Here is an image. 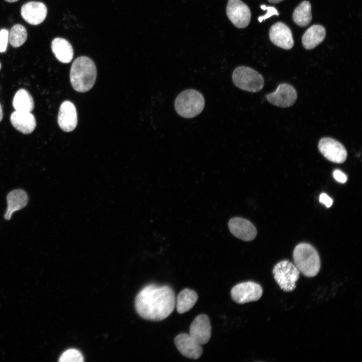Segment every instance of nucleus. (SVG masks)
<instances>
[{
	"label": "nucleus",
	"instance_id": "nucleus-1",
	"mask_svg": "<svg viewBox=\"0 0 362 362\" xmlns=\"http://www.w3.org/2000/svg\"><path fill=\"white\" fill-rule=\"evenodd\" d=\"M175 297L173 290L167 285L149 284L137 294L135 307L143 318L158 321L167 318L173 311Z\"/></svg>",
	"mask_w": 362,
	"mask_h": 362
},
{
	"label": "nucleus",
	"instance_id": "nucleus-2",
	"mask_svg": "<svg viewBox=\"0 0 362 362\" xmlns=\"http://www.w3.org/2000/svg\"><path fill=\"white\" fill-rule=\"evenodd\" d=\"M97 77V69L93 61L88 57L80 56L72 63L70 80L77 92H86L93 86Z\"/></svg>",
	"mask_w": 362,
	"mask_h": 362
},
{
	"label": "nucleus",
	"instance_id": "nucleus-3",
	"mask_svg": "<svg viewBox=\"0 0 362 362\" xmlns=\"http://www.w3.org/2000/svg\"><path fill=\"white\" fill-rule=\"evenodd\" d=\"M295 265L303 275L311 278L316 276L321 267L319 254L316 249L308 243L298 244L293 251Z\"/></svg>",
	"mask_w": 362,
	"mask_h": 362
},
{
	"label": "nucleus",
	"instance_id": "nucleus-4",
	"mask_svg": "<svg viewBox=\"0 0 362 362\" xmlns=\"http://www.w3.org/2000/svg\"><path fill=\"white\" fill-rule=\"evenodd\" d=\"M174 109L177 114L185 118L199 115L205 107L202 94L194 89H187L180 93L175 99Z\"/></svg>",
	"mask_w": 362,
	"mask_h": 362
},
{
	"label": "nucleus",
	"instance_id": "nucleus-5",
	"mask_svg": "<svg viewBox=\"0 0 362 362\" xmlns=\"http://www.w3.org/2000/svg\"><path fill=\"white\" fill-rule=\"evenodd\" d=\"M232 78L234 85L244 90L255 93L260 91L263 87L262 76L247 66H240L236 68Z\"/></svg>",
	"mask_w": 362,
	"mask_h": 362
},
{
	"label": "nucleus",
	"instance_id": "nucleus-6",
	"mask_svg": "<svg viewBox=\"0 0 362 362\" xmlns=\"http://www.w3.org/2000/svg\"><path fill=\"white\" fill-rule=\"evenodd\" d=\"M274 278L284 291L289 292L295 290L300 272L292 262L283 260L277 263L273 269Z\"/></svg>",
	"mask_w": 362,
	"mask_h": 362
},
{
	"label": "nucleus",
	"instance_id": "nucleus-7",
	"mask_svg": "<svg viewBox=\"0 0 362 362\" xmlns=\"http://www.w3.org/2000/svg\"><path fill=\"white\" fill-rule=\"evenodd\" d=\"M262 295V289L260 285L252 281L239 283L231 290L233 300L240 304L257 301Z\"/></svg>",
	"mask_w": 362,
	"mask_h": 362
},
{
	"label": "nucleus",
	"instance_id": "nucleus-8",
	"mask_svg": "<svg viewBox=\"0 0 362 362\" xmlns=\"http://www.w3.org/2000/svg\"><path fill=\"white\" fill-rule=\"evenodd\" d=\"M226 11L228 19L237 28L243 29L249 25L251 12L248 6L241 0H228Z\"/></svg>",
	"mask_w": 362,
	"mask_h": 362
},
{
	"label": "nucleus",
	"instance_id": "nucleus-9",
	"mask_svg": "<svg viewBox=\"0 0 362 362\" xmlns=\"http://www.w3.org/2000/svg\"><path fill=\"white\" fill-rule=\"evenodd\" d=\"M320 153L327 160L336 163H343L347 158V151L344 146L331 138H323L318 144Z\"/></svg>",
	"mask_w": 362,
	"mask_h": 362
},
{
	"label": "nucleus",
	"instance_id": "nucleus-10",
	"mask_svg": "<svg viewBox=\"0 0 362 362\" xmlns=\"http://www.w3.org/2000/svg\"><path fill=\"white\" fill-rule=\"evenodd\" d=\"M270 104L282 108L292 106L296 102L297 94L295 88L288 83H281L276 90L266 96Z\"/></svg>",
	"mask_w": 362,
	"mask_h": 362
},
{
	"label": "nucleus",
	"instance_id": "nucleus-11",
	"mask_svg": "<svg viewBox=\"0 0 362 362\" xmlns=\"http://www.w3.org/2000/svg\"><path fill=\"white\" fill-rule=\"evenodd\" d=\"M228 226L230 232L234 236L243 241H251L257 235L254 225L249 220L242 217L230 219Z\"/></svg>",
	"mask_w": 362,
	"mask_h": 362
},
{
	"label": "nucleus",
	"instance_id": "nucleus-12",
	"mask_svg": "<svg viewBox=\"0 0 362 362\" xmlns=\"http://www.w3.org/2000/svg\"><path fill=\"white\" fill-rule=\"evenodd\" d=\"M269 37L274 44L284 49H291L294 46L292 31L284 23L278 22L272 25L269 31Z\"/></svg>",
	"mask_w": 362,
	"mask_h": 362
},
{
	"label": "nucleus",
	"instance_id": "nucleus-13",
	"mask_svg": "<svg viewBox=\"0 0 362 362\" xmlns=\"http://www.w3.org/2000/svg\"><path fill=\"white\" fill-rule=\"evenodd\" d=\"M176 348L184 356L193 359L199 358L202 354L201 344L196 341L189 334L180 333L174 338Z\"/></svg>",
	"mask_w": 362,
	"mask_h": 362
},
{
	"label": "nucleus",
	"instance_id": "nucleus-14",
	"mask_svg": "<svg viewBox=\"0 0 362 362\" xmlns=\"http://www.w3.org/2000/svg\"><path fill=\"white\" fill-rule=\"evenodd\" d=\"M189 334L200 344L207 343L211 335V325L208 316L206 314L197 316L190 326Z\"/></svg>",
	"mask_w": 362,
	"mask_h": 362
},
{
	"label": "nucleus",
	"instance_id": "nucleus-15",
	"mask_svg": "<svg viewBox=\"0 0 362 362\" xmlns=\"http://www.w3.org/2000/svg\"><path fill=\"white\" fill-rule=\"evenodd\" d=\"M47 9L44 4L39 2H30L23 5L21 14L25 21L31 25H37L45 19Z\"/></svg>",
	"mask_w": 362,
	"mask_h": 362
},
{
	"label": "nucleus",
	"instance_id": "nucleus-16",
	"mask_svg": "<svg viewBox=\"0 0 362 362\" xmlns=\"http://www.w3.org/2000/svg\"><path fill=\"white\" fill-rule=\"evenodd\" d=\"M60 128L65 132L73 130L77 124L76 108L72 103L66 101L60 105L57 118Z\"/></svg>",
	"mask_w": 362,
	"mask_h": 362
},
{
	"label": "nucleus",
	"instance_id": "nucleus-17",
	"mask_svg": "<svg viewBox=\"0 0 362 362\" xmlns=\"http://www.w3.org/2000/svg\"><path fill=\"white\" fill-rule=\"evenodd\" d=\"M10 120L13 127L24 134L32 133L36 126L35 118L30 112L15 111L11 114Z\"/></svg>",
	"mask_w": 362,
	"mask_h": 362
},
{
	"label": "nucleus",
	"instance_id": "nucleus-18",
	"mask_svg": "<svg viewBox=\"0 0 362 362\" xmlns=\"http://www.w3.org/2000/svg\"><path fill=\"white\" fill-rule=\"evenodd\" d=\"M8 208L5 219L10 220L13 213L24 208L27 204L28 197L26 193L20 189L15 190L9 193L7 197Z\"/></svg>",
	"mask_w": 362,
	"mask_h": 362
},
{
	"label": "nucleus",
	"instance_id": "nucleus-19",
	"mask_svg": "<svg viewBox=\"0 0 362 362\" xmlns=\"http://www.w3.org/2000/svg\"><path fill=\"white\" fill-rule=\"evenodd\" d=\"M325 36L326 30L323 26L320 25H312L302 36L303 46L306 49H313L323 42Z\"/></svg>",
	"mask_w": 362,
	"mask_h": 362
},
{
	"label": "nucleus",
	"instance_id": "nucleus-20",
	"mask_svg": "<svg viewBox=\"0 0 362 362\" xmlns=\"http://www.w3.org/2000/svg\"><path fill=\"white\" fill-rule=\"evenodd\" d=\"M52 51L61 62L69 63L73 58V50L71 44L62 38H56L51 43Z\"/></svg>",
	"mask_w": 362,
	"mask_h": 362
},
{
	"label": "nucleus",
	"instance_id": "nucleus-21",
	"mask_svg": "<svg viewBox=\"0 0 362 362\" xmlns=\"http://www.w3.org/2000/svg\"><path fill=\"white\" fill-rule=\"evenodd\" d=\"M197 293L189 289L183 290L178 295L175 300L177 312L183 314L192 309L198 300Z\"/></svg>",
	"mask_w": 362,
	"mask_h": 362
},
{
	"label": "nucleus",
	"instance_id": "nucleus-22",
	"mask_svg": "<svg viewBox=\"0 0 362 362\" xmlns=\"http://www.w3.org/2000/svg\"><path fill=\"white\" fill-rule=\"evenodd\" d=\"M13 106L16 111L31 112L34 108L32 97L26 89L21 88L15 94Z\"/></svg>",
	"mask_w": 362,
	"mask_h": 362
},
{
	"label": "nucleus",
	"instance_id": "nucleus-23",
	"mask_svg": "<svg viewBox=\"0 0 362 362\" xmlns=\"http://www.w3.org/2000/svg\"><path fill=\"white\" fill-rule=\"evenodd\" d=\"M311 5L307 1L302 2L294 10L293 14L294 22L300 27L308 26L312 20Z\"/></svg>",
	"mask_w": 362,
	"mask_h": 362
},
{
	"label": "nucleus",
	"instance_id": "nucleus-24",
	"mask_svg": "<svg viewBox=\"0 0 362 362\" xmlns=\"http://www.w3.org/2000/svg\"><path fill=\"white\" fill-rule=\"evenodd\" d=\"M27 38V30L20 24L15 25L9 32V41L13 47L17 48L22 46Z\"/></svg>",
	"mask_w": 362,
	"mask_h": 362
},
{
	"label": "nucleus",
	"instance_id": "nucleus-25",
	"mask_svg": "<svg viewBox=\"0 0 362 362\" xmlns=\"http://www.w3.org/2000/svg\"><path fill=\"white\" fill-rule=\"evenodd\" d=\"M83 356L77 349L70 348L65 350L60 356L59 362H83Z\"/></svg>",
	"mask_w": 362,
	"mask_h": 362
},
{
	"label": "nucleus",
	"instance_id": "nucleus-26",
	"mask_svg": "<svg viewBox=\"0 0 362 362\" xmlns=\"http://www.w3.org/2000/svg\"><path fill=\"white\" fill-rule=\"evenodd\" d=\"M9 41V32L6 29L0 31V52L6 51Z\"/></svg>",
	"mask_w": 362,
	"mask_h": 362
},
{
	"label": "nucleus",
	"instance_id": "nucleus-27",
	"mask_svg": "<svg viewBox=\"0 0 362 362\" xmlns=\"http://www.w3.org/2000/svg\"><path fill=\"white\" fill-rule=\"evenodd\" d=\"M261 9L263 10H267V13L265 15L262 16H260L258 18V20L259 22H262L264 20L268 19L272 17L273 15L279 16V14L276 8L273 7H266L265 5H262L260 7Z\"/></svg>",
	"mask_w": 362,
	"mask_h": 362
},
{
	"label": "nucleus",
	"instance_id": "nucleus-28",
	"mask_svg": "<svg viewBox=\"0 0 362 362\" xmlns=\"http://www.w3.org/2000/svg\"><path fill=\"white\" fill-rule=\"evenodd\" d=\"M319 201L324 204L327 208L330 207L333 204V200L327 194L322 193L319 196Z\"/></svg>",
	"mask_w": 362,
	"mask_h": 362
},
{
	"label": "nucleus",
	"instance_id": "nucleus-29",
	"mask_svg": "<svg viewBox=\"0 0 362 362\" xmlns=\"http://www.w3.org/2000/svg\"><path fill=\"white\" fill-rule=\"evenodd\" d=\"M333 174L335 179L339 183H344L347 180L346 175L339 170H334Z\"/></svg>",
	"mask_w": 362,
	"mask_h": 362
},
{
	"label": "nucleus",
	"instance_id": "nucleus-30",
	"mask_svg": "<svg viewBox=\"0 0 362 362\" xmlns=\"http://www.w3.org/2000/svg\"><path fill=\"white\" fill-rule=\"evenodd\" d=\"M283 1H284V0H268V1L270 3H272V4H277V3H279Z\"/></svg>",
	"mask_w": 362,
	"mask_h": 362
},
{
	"label": "nucleus",
	"instance_id": "nucleus-31",
	"mask_svg": "<svg viewBox=\"0 0 362 362\" xmlns=\"http://www.w3.org/2000/svg\"><path fill=\"white\" fill-rule=\"evenodd\" d=\"M3 117V109H2V106H1V104H0V122H1V121L2 120Z\"/></svg>",
	"mask_w": 362,
	"mask_h": 362
},
{
	"label": "nucleus",
	"instance_id": "nucleus-32",
	"mask_svg": "<svg viewBox=\"0 0 362 362\" xmlns=\"http://www.w3.org/2000/svg\"><path fill=\"white\" fill-rule=\"evenodd\" d=\"M6 2H9V3H14L18 1V0H5Z\"/></svg>",
	"mask_w": 362,
	"mask_h": 362
},
{
	"label": "nucleus",
	"instance_id": "nucleus-33",
	"mask_svg": "<svg viewBox=\"0 0 362 362\" xmlns=\"http://www.w3.org/2000/svg\"><path fill=\"white\" fill-rule=\"evenodd\" d=\"M1 64L0 63V70H1Z\"/></svg>",
	"mask_w": 362,
	"mask_h": 362
}]
</instances>
